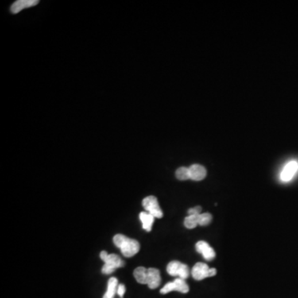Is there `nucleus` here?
Wrapping results in <instances>:
<instances>
[{
    "mask_svg": "<svg viewBox=\"0 0 298 298\" xmlns=\"http://www.w3.org/2000/svg\"><path fill=\"white\" fill-rule=\"evenodd\" d=\"M114 243L116 246L121 249L123 255L125 257H133L140 251V243L133 239L128 238L124 234L114 235Z\"/></svg>",
    "mask_w": 298,
    "mask_h": 298,
    "instance_id": "1",
    "label": "nucleus"
},
{
    "mask_svg": "<svg viewBox=\"0 0 298 298\" xmlns=\"http://www.w3.org/2000/svg\"><path fill=\"white\" fill-rule=\"evenodd\" d=\"M101 259L105 262V265L102 268L104 274H111L115 269L125 266V262L123 261L120 256L114 253L109 254L106 251L101 253Z\"/></svg>",
    "mask_w": 298,
    "mask_h": 298,
    "instance_id": "2",
    "label": "nucleus"
},
{
    "mask_svg": "<svg viewBox=\"0 0 298 298\" xmlns=\"http://www.w3.org/2000/svg\"><path fill=\"white\" fill-rule=\"evenodd\" d=\"M215 268H210L207 264L204 263H197L191 270V275L194 279L201 281L206 277H214L216 274Z\"/></svg>",
    "mask_w": 298,
    "mask_h": 298,
    "instance_id": "3",
    "label": "nucleus"
},
{
    "mask_svg": "<svg viewBox=\"0 0 298 298\" xmlns=\"http://www.w3.org/2000/svg\"><path fill=\"white\" fill-rule=\"evenodd\" d=\"M168 274L173 277H180L182 279H187L190 275V270L186 264L178 261H172L168 264L167 267Z\"/></svg>",
    "mask_w": 298,
    "mask_h": 298,
    "instance_id": "4",
    "label": "nucleus"
},
{
    "mask_svg": "<svg viewBox=\"0 0 298 298\" xmlns=\"http://www.w3.org/2000/svg\"><path fill=\"white\" fill-rule=\"evenodd\" d=\"M143 206L144 209L147 210V212L152 214L155 218H162L163 216V213L162 211L161 207L159 206L157 198L153 195H149L144 198L143 201Z\"/></svg>",
    "mask_w": 298,
    "mask_h": 298,
    "instance_id": "5",
    "label": "nucleus"
},
{
    "mask_svg": "<svg viewBox=\"0 0 298 298\" xmlns=\"http://www.w3.org/2000/svg\"><path fill=\"white\" fill-rule=\"evenodd\" d=\"M189 290L190 289H189L188 285H187V283H186L184 279L177 277L173 282L167 283L162 288L160 292L162 294H167L173 292V291H176V292H182V293H187L189 292Z\"/></svg>",
    "mask_w": 298,
    "mask_h": 298,
    "instance_id": "6",
    "label": "nucleus"
},
{
    "mask_svg": "<svg viewBox=\"0 0 298 298\" xmlns=\"http://www.w3.org/2000/svg\"><path fill=\"white\" fill-rule=\"evenodd\" d=\"M195 249H196V251L201 253L207 261H211L215 257V252L213 248L208 245V243L205 241H199L195 245Z\"/></svg>",
    "mask_w": 298,
    "mask_h": 298,
    "instance_id": "7",
    "label": "nucleus"
},
{
    "mask_svg": "<svg viewBox=\"0 0 298 298\" xmlns=\"http://www.w3.org/2000/svg\"><path fill=\"white\" fill-rule=\"evenodd\" d=\"M298 170V163L296 161H291L287 164L283 168L282 172L281 180L284 183H288L289 181L292 180L295 174L296 173Z\"/></svg>",
    "mask_w": 298,
    "mask_h": 298,
    "instance_id": "8",
    "label": "nucleus"
},
{
    "mask_svg": "<svg viewBox=\"0 0 298 298\" xmlns=\"http://www.w3.org/2000/svg\"><path fill=\"white\" fill-rule=\"evenodd\" d=\"M161 275L157 268H148V283L147 285L150 289L158 288L161 284Z\"/></svg>",
    "mask_w": 298,
    "mask_h": 298,
    "instance_id": "9",
    "label": "nucleus"
},
{
    "mask_svg": "<svg viewBox=\"0 0 298 298\" xmlns=\"http://www.w3.org/2000/svg\"><path fill=\"white\" fill-rule=\"evenodd\" d=\"M38 3V0H17L11 7V11L13 13H19L20 11L24 10V9L36 6Z\"/></svg>",
    "mask_w": 298,
    "mask_h": 298,
    "instance_id": "10",
    "label": "nucleus"
},
{
    "mask_svg": "<svg viewBox=\"0 0 298 298\" xmlns=\"http://www.w3.org/2000/svg\"><path fill=\"white\" fill-rule=\"evenodd\" d=\"M190 179L193 181H202L206 176V170L203 166L194 164L189 168Z\"/></svg>",
    "mask_w": 298,
    "mask_h": 298,
    "instance_id": "11",
    "label": "nucleus"
},
{
    "mask_svg": "<svg viewBox=\"0 0 298 298\" xmlns=\"http://www.w3.org/2000/svg\"><path fill=\"white\" fill-rule=\"evenodd\" d=\"M140 221L143 224V228L146 231L150 232L152 230V225L154 222L155 217L148 212H141L140 214Z\"/></svg>",
    "mask_w": 298,
    "mask_h": 298,
    "instance_id": "12",
    "label": "nucleus"
},
{
    "mask_svg": "<svg viewBox=\"0 0 298 298\" xmlns=\"http://www.w3.org/2000/svg\"><path fill=\"white\" fill-rule=\"evenodd\" d=\"M118 279L116 277H111L108 281V287L106 292L104 295L103 298H114L115 296L117 289H118Z\"/></svg>",
    "mask_w": 298,
    "mask_h": 298,
    "instance_id": "13",
    "label": "nucleus"
},
{
    "mask_svg": "<svg viewBox=\"0 0 298 298\" xmlns=\"http://www.w3.org/2000/svg\"><path fill=\"white\" fill-rule=\"evenodd\" d=\"M133 276L137 283L140 284H147L148 283V268L138 267L133 272Z\"/></svg>",
    "mask_w": 298,
    "mask_h": 298,
    "instance_id": "14",
    "label": "nucleus"
},
{
    "mask_svg": "<svg viewBox=\"0 0 298 298\" xmlns=\"http://www.w3.org/2000/svg\"><path fill=\"white\" fill-rule=\"evenodd\" d=\"M198 215H188V216L185 218L184 225L186 228L189 229V230H191V229H194V228L196 227L198 224Z\"/></svg>",
    "mask_w": 298,
    "mask_h": 298,
    "instance_id": "15",
    "label": "nucleus"
},
{
    "mask_svg": "<svg viewBox=\"0 0 298 298\" xmlns=\"http://www.w3.org/2000/svg\"><path fill=\"white\" fill-rule=\"evenodd\" d=\"M176 176L178 180L181 181H186L190 179V171H189V168H180L176 170Z\"/></svg>",
    "mask_w": 298,
    "mask_h": 298,
    "instance_id": "16",
    "label": "nucleus"
},
{
    "mask_svg": "<svg viewBox=\"0 0 298 298\" xmlns=\"http://www.w3.org/2000/svg\"><path fill=\"white\" fill-rule=\"evenodd\" d=\"M212 221V215L210 213H203V214H199L198 216V224L201 226H206Z\"/></svg>",
    "mask_w": 298,
    "mask_h": 298,
    "instance_id": "17",
    "label": "nucleus"
},
{
    "mask_svg": "<svg viewBox=\"0 0 298 298\" xmlns=\"http://www.w3.org/2000/svg\"><path fill=\"white\" fill-rule=\"evenodd\" d=\"M202 208L201 206H195L193 208L189 209V215H198L202 214Z\"/></svg>",
    "mask_w": 298,
    "mask_h": 298,
    "instance_id": "18",
    "label": "nucleus"
},
{
    "mask_svg": "<svg viewBox=\"0 0 298 298\" xmlns=\"http://www.w3.org/2000/svg\"><path fill=\"white\" fill-rule=\"evenodd\" d=\"M117 293L118 296H123L125 293V286L124 284H120L118 286V289H117Z\"/></svg>",
    "mask_w": 298,
    "mask_h": 298,
    "instance_id": "19",
    "label": "nucleus"
}]
</instances>
